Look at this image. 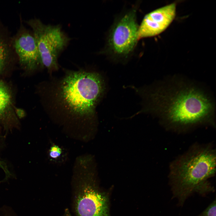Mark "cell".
Listing matches in <instances>:
<instances>
[{"instance_id": "52a82bcc", "label": "cell", "mask_w": 216, "mask_h": 216, "mask_svg": "<svg viewBox=\"0 0 216 216\" xmlns=\"http://www.w3.org/2000/svg\"><path fill=\"white\" fill-rule=\"evenodd\" d=\"M12 46L16 58L25 70L33 71L41 67L40 57L32 31L22 22L16 34L12 38Z\"/></svg>"}, {"instance_id": "9a60e30c", "label": "cell", "mask_w": 216, "mask_h": 216, "mask_svg": "<svg viewBox=\"0 0 216 216\" xmlns=\"http://www.w3.org/2000/svg\"><path fill=\"white\" fill-rule=\"evenodd\" d=\"M2 128L1 125H0V133H1V132H1V131H2Z\"/></svg>"}, {"instance_id": "7a4b0ae2", "label": "cell", "mask_w": 216, "mask_h": 216, "mask_svg": "<svg viewBox=\"0 0 216 216\" xmlns=\"http://www.w3.org/2000/svg\"><path fill=\"white\" fill-rule=\"evenodd\" d=\"M216 153L209 147L194 148L172 164L169 176L172 198L182 206L187 199L196 193L204 196L213 192L208 179L215 175Z\"/></svg>"}, {"instance_id": "5b68a950", "label": "cell", "mask_w": 216, "mask_h": 216, "mask_svg": "<svg viewBox=\"0 0 216 216\" xmlns=\"http://www.w3.org/2000/svg\"><path fill=\"white\" fill-rule=\"evenodd\" d=\"M107 194L100 190L90 175L74 177L73 206L76 216H110Z\"/></svg>"}, {"instance_id": "8992f818", "label": "cell", "mask_w": 216, "mask_h": 216, "mask_svg": "<svg viewBox=\"0 0 216 216\" xmlns=\"http://www.w3.org/2000/svg\"><path fill=\"white\" fill-rule=\"evenodd\" d=\"M138 28L134 10L119 20L112 29L109 40L110 46L115 53L124 55L132 51L138 40Z\"/></svg>"}, {"instance_id": "ba28073f", "label": "cell", "mask_w": 216, "mask_h": 216, "mask_svg": "<svg viewBox=\"0 0 216 216\" xmlns=\"http://www.w3.org/2000/svg\"><path fill=\"white\" fill-rule=\"evenodd\" d=\"M176 5L172 3L146 14L138 28V40L154 36L165 31L176 15Z\"/></svg>"}, {"instance_id": "7c38bea8", "label": "cell", "mask_w": 216, "mask_h": 216, "mask_svg": "<svg viewBox=\"0 0 216 216\" xmlns=\"http://www.w3.org/2000/svg\"><path fill=\"white\" fill-rule=\"evenodd\" d=\"M216 199L200 214L196 216H216Z\"/></svg>"}, {"instance_id": "6da1fadb", "label": "cell", "mask_w": 216, "mask_h": 216, "mask_svg": "<svg viewBox=\"0 0 216 216\" xmlns=\"http://www.w3.org/2000/svg\"><path fill=\"white\" fill-rule=\"evenodd\" d=\"M136 91L144 101L138 113L152 114L175 127L214 122L213 96L204 87L184 77L172 76Z\"/></svg>"}, {"instance_id": "277c9868", "label": "cell", "mask_w": 216, "mask_h": 216, "mask_svg": "<svg viewBox=\"0 0 216 216\" xmlns=\"http://www.w3.org/2000/svg\"><path fill=\"white\" fill-rule=\"evenodd\" d=\"M32 28L39 53L42 68L49 72L57 70L58 58L69 43L70 38L59 25L45 24L34 18L25 22Z\"/></svg>"}, {"instance_id": "9c48e42d", "label": "cell", "mask_w": 216, "mask_h": 216, "mask_svg": "<svg viewBox=\"0 0 216 216\" xmlns=\"http://www.w3.org/2000/svg\"><path fill=\"white\" fill-rule=\"evenodd\" d=\"M0 123L6 134L14 129H19L20 125L13 109L10 88L0 80Z\"/></svg>"}, {"instance_id": "3957f363", "label": "cell", "mask_w": 216, "mask_h": 216, "mask_svg": "<svg viewBox=\"0 0 216 216\" xmlns=\"http://www.w3.org/2000/svg\"><path fill=\"white\" fill-rule=\"evenodd\" d=\"M60 82L56 98L62 112L76 119L94 118L96 106L105 89L100 75L95 72L72 71Z\"/></svg>"}, {"instance_id": "8fae6325", "label": "cell", "mask_w": 216, "mask_h": 216, "mask_svg": "<svg viewBox=\"0 0 216 216\" xmlns=\"http://www.w3.org/2000/svg\"><path fill=\"white\" fill-rule=\"evenodd\" d=\"M48 156L51 161L60 163L65 159V153L64 149L62 147L57 145L52 144L48 149Z\"/></svg>"}, {"instance_id": "5bb4252c", "label": "cell", "mask_w": 216, "mask_h": 216, "mask_svg": "<svg viewBox=\"0 0 216 216\" xmlns=\"http://www.w3.org/2000/svg\"><path fill=\"white\" fill-rule=\"evenodd\" d=\"M63 216H72L68 208L65 210Z\"/></svg>"}, {"instance_id": "30bf717a", "label": "cell", "mask_w": 216, "mask_h": 216, "mask_svg": "<svg viewBox=\"0 0 216 216\" xmlns=\"http://www.w3.org/2000/svg\"><path fill=\"white\" fill-rule=\"evenodd\" d=\"M12 38L7 30L0 25V74L16 57L12 46Z\"/></svg>"}, {"instance_id": "4fadbf2b", "label": "cell", "mask_w": 216, "mask_h": 216, "mask_svg": "<svg viewBox=\"0 0 216 216\" xmlns=\"http://www.w3.org/2000/svg\"><path fill=\"white\" fill-rule=\"evenodd\" d=\"M4 138L3 135L0 134V151L4 147ZM2 159L0 158V167H1L3 164Z\"/></svg>"}]
</instances>
